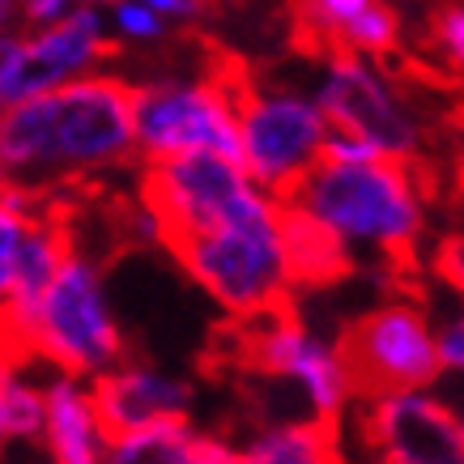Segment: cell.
<instances>
[{"label": "cell", "instance_id": "cell-1", "mask_svg": "<svg viewBox=\"0 0 464 464\" xmlns=\"http://www.w3.org/2000/svg\"><path fill=\"white\" fill-rule=\"evenodd\" d=\"M132 158V85L111 72H85L0 111V167L39 192L43 183L102 175Z\"/></svg>", "mask_w": 464, "mask_h": 464}, {"label": "cell", "instance_id": "cell-2", "mask_svg": "<svg viewBox=\"0 0 464 464\" xmlns=\"http://www.w3.org/2000/svg\"><path fill=\"white\" fill-rule=\"evenodd\" d=\"M290 205L341 239L350 252L383 256L409 265L426 235V188L413 162L371 158V162H328L298 179Z\"/></svg>", "mask_w": 464, "mask_h": 464}, {"label": "cell", "instance_id": "cell-3", "mask_svg": "<svg viewBox=\"0 0 464 464\" xmlns=\"http://www.w3.org/2000/svg\"><path fill=\"white\" fill-rule=\"evenodd\" d=\"M0 353H17L47 371L94 380L128 358L124 324L111 307L102 268L72 247L56 277L30 303L0 307Z\"/></svg>", "mask_w": 464, "mask_h": 464}, {"label": "cell", "instance_id": "cell-4", "mask_svg": "<svg viewBox=\"0 0 464 464\" xmlns=\"http://www.w3.org/2000/svg\"><path fill=\"white\" fill-rule=\"evenodd\" d=\"M167 252L230 320L290 307L295 298L282 243V197L265 188H256L222 222L167 243Z\"/></svg>", "mask_w": 464, "mask_h": 464}, {"label": "cell", "instance_id": "cell-5", "mask_svg": "<svg viewBox=\"0 0 464 464\" xmlns=\"http://www.w3.org/2000/svg\"><path fill=\"white\" fill-rule=\"evenodd\" d=\"M337 350L358 401L422 392L448 380L439 358V320L418 298H388L366 307L341 328Z\"/></svg>", "mask_w": 464, "mask_h": 464}, {"label": "cell", "instance_id": "cell-6", "mask_svg": "<svg viewBox=\"0 0 464 464\" xmlns=\"http://www.w3.org/2000/svg\"><path fill=\"white\" fill-rule=\"evenodd\" d=\"M239 324V366L252 375L282 383L303 401V413L324 422H345L358 405L350 371L341 362L337 341L320 337L311 324L295 315V303Z\"/></svg>", "mask_w": 464, "mask_h": 464}, {"label": "cell", "instance_id": "cell-7", "mask_svg": "<svg viewBox=\"0 0 464 464\" xmlns=\"http://www.w3.org/2000/svg\"><path fill=\"white\" fill-rule=\"evenodd\" d=\"M235 120H239V162L273 197H290L298 179L324 158L320 102L282 85H252L235 77Z\"/></svg>", "mask_w": 464, "mask_h": 464}, {"label": "cell", "instance_id": "cell-8", "mask_svg": "<svg viewBox=\"0 0 464 464\" xmlns=\"http://www.w3.org/2000/svg\"><path fill=\"white\" fill-rule=\"evenodd\" d=\"M311 99L320 102L328 128L350 132L371 150L396 162H413L426 150V128L405 99V90L380 69V60L353 56V52H328L320 85Z\"/></svg>", "mask_w": 464, "mask_h": 464}, {"label": "cell", "instance_id": "cell-9", "mask_svg": "<svg viewBox=\"0 0 464 464\" xmlns=\"http://www.w3.org/2000/svg\"><path fill=\"white\" fill-rule=\"evenodd\" d=\"M132 137L137 158L213 154L239 158V120H235V77H209V82H150L132 85Z\"/></svg>", "mask_w": 464, "mask_h": 464}, {"label": "cell", "instance_id": "cell-10", "mask_svg": "<svg viewBox=\"0 0 464 464\" xmlns=\"http://www.w3.org/2000/svg\"><path fill=\"white\" fill-rule=\"evenodd\" d=\"M350 413L375 464H464L456 405L439 388L358 401Z\"/></svg>", "mask_w": 464, "mask_h": 464}, {"label": "cell", "instance_id": "cell-11", "mask_svg": "<svg viewBox=\"0 0 464 464\" xmlns=\"http://www.w3.org/2000/svg\"><path fill=\"white\" fill-rule=\"evenodd\" d=\"M90 396H94L107 439L158 422H183L192 418V405H197V388L183 375L158 362H141V358H120L102 375H94Z\"/></svg>", "mask_w": 464, "mask_h": 464}, {"label": "cell", "instance_id": "cell-12", "mask_svg": "<svg viewBox=\"0 0 464 464\" xmlns=\"http://www.w3.org/2000/svg\"><path fill=\"white\" fill-rule=\"evenodd\" d=\"M107 56V22L99 9H72L52 26L30 30L17 39V60L9 72V102L69 85L85 72H94Z\"/></svg>", "mask_w": 464, "mask_h": 464}, {"label": "cell", "instance_id": "cell-13", "mask_svg": "<svg viewBox=\"0 0 464 464\" xmlns=\"http://www.w3.org/2000/svg\"><path fill=\"white\" fill-rule=\"evenodd\" d=\"M43 448L52 464H99L107 430L90 396V380L47 371L43 375Z\"/></svg>", "mask_w": 464, "mask_h": 464}, {"label": "cell", "instance_id": "cell-14", "mask_svg": "<svg viewBox=\"0 0 464 464\" xmlns=\"http://www.w3.org/2000/svg\"><path fill=\"white\" fill-rule=\"evenodd\" d=\"M99 464H239V443L200 430L192 418L111 435Z\"/></svg>", "mask_w": 464, "mask_h": 464}, {"label": "cell", "instance_id": "cell-15", "mask_svg": "<svg viewBox=\"0 0 464 464\" xmlns=\"http://www.w3.org/2000/svg\"><path fill=\"white\" fill-rule=\"evenodd\" d=\"M239 464H345L341 422L298 413L256 426V435L239 443Z\"/></svg>", "mask_w": 464, "mask_h": 464}, {"label": "cell", "instance_id": "cell-16", "mask_svg": "<svg viewBox=\"0 0 464 464\" xmlns=\"http://www.w3.org/2000/svg\"><path fill=\"white\" fill-rule=\"evenodd\" d=\"M282 243H285V265H290V282L298 290H324L337 285L353 265V252L341 239H333L315 218L295 209L282 200Z\"/></svg>", "mask_w": 464, "mask_h": 464}, {"label": "cell", "instance_id": "cell-17", "mask_svg": "<svg viewBox=\"0 0 464 464\" xmlns=\"http://www.w3.org/2000/svg\"><path fill=\"white\" fill-rule=\"evenodd\" d=\"M34 362L0 353V451L43 439V380Z\"/></svg>", "mask_w": 464, "mask_h": 464}, {"label": "cell", "instance_id": "cell-18", "mask_svg": "<svg viewBox=\"0 0 464 464\" xmlns=\"http://www.w3.org/2000/svg\"><path fill=\"white\" fill-rule=\"evenodd\" d=\"M47 209L39 188L26 183H9L0 192V303L14 295V277H17V256L26 243V230L34 226V218Z\"/></svg>", "mask_w": 464, "mask_h": 464}, {"label": "cell", "instance_id": "cell-19", "mask_svg": "<svg viewBox=\"0 0 464 464\" xmlns=\"http://www.w3.org/2000/svg\"><path fill=\"white\" fill-rule=\"evenodd\" d=\"M375 0H290L298 22V39L307 47H328V52H341V39L358 14Z\"/></svg>", "mask_w": 464, "mask_h": 464}, {"label": "cell", "instance_id": "cell-20", "mask_svg": "<svg viewBox=\"0 0 464 464\" xmlns=\"http://www.w3.org/2000/svg\"><path fill=\"white\" fill-rule=\"evenodd\" d=\"M430 47L443 56V64L451 72L464 77V5L460 0L435 9V17H430Z\"/></svg>", "mask_w": 464, "mask_h": 464}, {"label": "cell", "instance_id": "cell-21", "mask_svg": "<svg viewBox=\"0 0 464 464\" xmlns=\"http://www.w3.org/2000/svg\"><path fill=\"white\" fill-rule=\"evenodd\" d=\"M115 30L132 43H154L167 34V17L145 0H115Z\"/></svg>", "mask_w": 464, "mask_h": 464}, {"label": "cell", "instance_id": "cell-22", "mask_svg": "<svg viewBox=\"0 0 464 464\" xmlns=\"http://www.w3.org/2000/svg\"><path fill=\"white\" fill-rule=\"evenodd\" d=\"M430 273L448 285L451 295L464 298V235H448V239L435 243V252H430Z\"/></svg>", "mask_w": 464, "mask_h": 464}, {"label": "cell", "instance_id": "cell-23", "mask_svg": "<svg viewBox=\"0 0 464 464\" xmlns=\"http://www.w3.org/2000/svg\"><path fill=\"white\" fill-rule=\"evenodd\" d=\"M439 358H443V375L464 380V307L439 320Z\"/></svg>", "mask_w": 464, "mask_h": 464}, {"label": "cell", "instance_id": "cell-24", "mask_svg": "<svg viewBox=\"0 0 464 464\" xmlns=\"http://www.w3.org/2000/svg\"><path fill=\"white\" fill-rule=\"evenodd\" d=\"M72 14V0H22V17L30 22V30L52 26L60 17Z\"/></svg>", "mask_w": 464, "mask_h": 464}, {"label": "cell", "instance_id": "cell-25", "mask_svg": "<svg viewBox=\"0 0 464 464\" xmlns=\"http://www.w3.org/2000/svg\"><path fill=\"white\" fill-rule=\"evenodd\" d=\"M17 60V34H0V111L9 107V72Z\"/></svg>", "mask_w": 464, "mask_h": 464}, {"label": "cell", "instance_id": "cell-26", "mask_svg": "<svg viewBox=\"0 0 464 464\" xmlns=\"http://www.w3.org/2000/svg\"><path fill=\"white\" fill-rule=\"evenodd\" d=\"M145 5L158 9L162 17H192V14H200L197 0H145Z\"/></svg>", "mask_w": 464, "mask_h": 464}, {"label": "cell", "instance_id": "cell-27", "mask_svg": "<svg viewBox=\"0 0 464 464\" xmlns=\"http://www.w3.org/2000/svg\"><path fill=\"white\" fill-rule=\"evenodd\" d=\"M17 17H22V0H0V34H9Z\"/></svg>", "mask_w": 464, "mask_h": 464}, {"label": "cell", "instance_id": "cell-28", "mask_svg": "<svg viewBox=\"0 0 464 464\" xmlns=\"http://www.w3.org/2000/svg\"><path fill=\"white\" fill-rule=\"evenodd\" d=\"M456 175H460V188H464V128H460V137H456Z\"/></svg>", "mask_w": 464, "mask_h": 464}, {"label": "cell", "instance_id": "cell-29", "mask_svg": "<svg viewBox=\"0 0 464 464\" xmlns=\"http://www.w3.org/2000/svg\"><path fill=\"white\" fill-rule=\"evenodd\" d=\"M9 183H14V179H9V170L0 167V192H5V188H9Z\"/></svg>", "mask_w": 464, "mask_h": 464}, {"label": "cell", "instance_id": "cell-30", "mask_svg": "<svg viewBox=\"0 0 464 464\" xmlns=\"http://www.w3.org/2000/svg\"><path fill=\"white\" fill-rule=\"evenodd\" d=\"M456 405V401H451ZM456 422H460V435H464V405H456Z\"/></svg>", "mask_w": 464, "mask_h": 464}, {"label": "cell", "instance_id": "cell-31", "mask_svg": "<svg viewBox=\"0 0 464 464\" xmlns=\"http://www.w3.org/2000/svg\"><path fill=\"white\" fill-rule=\"evenodd\" d=\"M82 5H115V0H82Z\"/></svg>", "mask_w": 464, "mask_h": 464}]
</instances>
